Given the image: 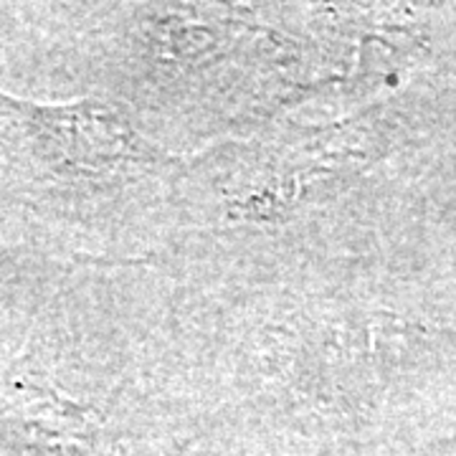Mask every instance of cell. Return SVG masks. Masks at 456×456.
I'll use <instances>...</instances> for the list:
<instances>
[{"label": "cell", "instance_id": "obj_1", "mask_svg": "<svg viewBox=\"0 0 456 456\" xmlns=\"http://www.w3.org/2000/svg\"><path fill=\"white\" fill-rule=\"evenodd\" d=\"M102 104L36 107L0 94V119H5L36 150V155L56 167L99 170L102 165L127 155V130Z\"/></svg>", "mask_w": 456, "mask_h": 456}]
</instances>
